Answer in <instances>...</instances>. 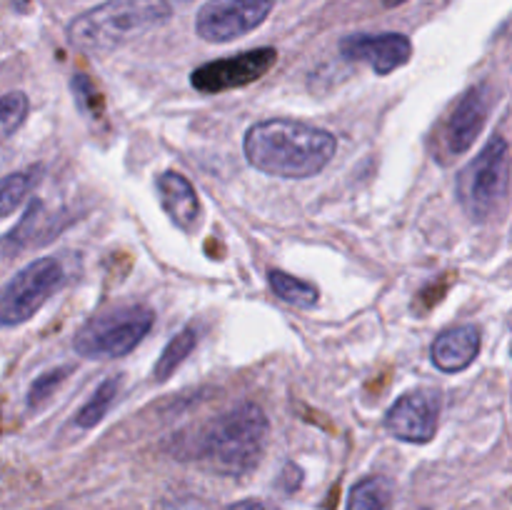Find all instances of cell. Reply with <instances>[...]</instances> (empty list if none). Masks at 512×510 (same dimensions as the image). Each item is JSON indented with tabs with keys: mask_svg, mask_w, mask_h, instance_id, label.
Segmentation results:
<instances>
[{
	"mask_svg": "<svg viewBox=\"0 0 512 510\" xmlns=\"http://www.w3.org/2000/svg\"><path fill=\"white\" fill-rule=\"evenodd\" d=\"M278 63V50L275 48H255L245 53L230 55V58L210 60L190 73V85L200 93H228V90L245 88L255 83Z\"/></svg>",
	"mask_w": 512,
	"mask_h": 510,
	"instance_id": "cell-8",
	"label": "cell"
},
{
	"mask_svg": "<svg viewBox=\"0 0 512 510\" xmlns=\"http://www.w3.org/2000/svg\"><path fill=\"white\" fill-rule=\"evenodd\" d=\"M243 150L255 170L273 178L303 180L333 160L338 138L330 130L293 118L260 120L245 133Z\"/></svg>",
	"mask_w": 512,
	"mask_h": 510,
	"instance_id": "cell-1",
	"label": "cell"
},
{
	"mask_svg": "<svg viewBox=\"0 0 512 510\" xmlns=\"http://www.w3.org/2000/svg\"><path fill=\"white\" fill-rule=\"evenodd\" d=\"M278 0H208L195 15V33L208 43H230L268 20Z\"/></svg>",
	"mask_w": 512,
	"mask_h": 510,
	"instance_id": "cell-7",
	"label": "cell"
},
{
	"mask_svg": "<svg viewBox=\"0 0 512 510\" xmlns=\"http://www.w3.org/2000/svg\"><path fill=\"white\" fill-rule=\"evenodd\" d=\"M268 283L273 288V293L278 295L283 303L293 305V308H303L310 310L318 305L320 293L315 285L305 283V280L295 278V275L285 273V270H268Z\"/></svg>",
	"mask_w": 512,
	"mask_h": 510,
	"instance_id": "cell-14",
	"label": "cell"
},
{
	"mask_svg": "<svg viewBox=\"0 0 512 510\" xmlns=\"http://www.w3.org/2000/svg\"><path fill=\"white\" fill-rule=\"evenodd\" d=\"M158 198L168 218L178 225L183 233H193L200 223V200L193 183L178 170H165L155 180Z\"/></svg>",
	"mask_w": 512,
	"mask_h": 510,
	"instance_id": "cell-12",
	"label": "cell"
},
{
	"mask_svg": "<svg viewBox=\"0 0 512 510\" xmlns=\"http://www.w3.org/2000/svg\"><path fill=\"white\" fill-rule=\"evenodd\" d=\"M508 183V143L500 135H493L458 175V200L475 223H488L505 205Z\"/></svg>",
	"mask_w": 512,
	"mask_h": 510,
	"instance_id": "cell-5",
	"label": "cell"
},
{
	"mask_svg": "<svg viewBox=\"0 0 512 510\" xmlns=\"http://www.w3.org/2000/svg\"><path fill=\"white\" fill-rule=\"evenodd\" d=\"M268 433L265 410L255 403H240L203 430L200 458L223 475H245L258 465Z\"/></svg>",
	"mask_w": 512,
	"mask_h": 510,
	"instance_id": "cell-3",
	"label": "cell"
},
{
	"mask_svg": "<svg viewBox=\"0 0 512 510\" xmlns=\"http://www.w3.org/2000/svg\"><path fill=\"white\" fill-rule=\"evenodd\" d=\"M73 90H75V100H78V105L85 110V113H93V115L100 113V108H103V100H100L98 88H95V85L90 83L83 73H78L73 78Z\"/></svg>",
	"mask_w": 512,
	"mask_h": 510,
	"instance_id": "cell-21",
	"label": "cell"
},
{
	"mask_svg": "<svg viewBox=\"0 0 512 510\" xmlns=\"http://www.w3.org/2000/svg\"><path fill=\"white\" fill-rule=\"evenodd\" d=\"M65 283V265L58 258H38L0 285V325L15 328L33 318Z\"/></svg>",
	"mask_w": 512,
	"mask_h": 510,
	"instance_id": "cell-6",
	"label": "cell"
},
{
	"mask_svg": "<svg viewBox=\"0 0 512 510\" xmlns=\"http://www.w3.org/2000/svg\"><path fill=\"white\" fill-rule=\"evenodd\" d=\"M228 510H275V508H270V505L263 503V500H240V503L230 505Z\"/></svg>",
	"mask_w": 512,
	"mask_h": 510,
	"instance_id": "cell-22",
	"label": "cell"
},
{
	"mask_svg": "<svg viewBox=\"0 0 512 510\" xmlns=\"http://www.w3.org/2000/svg\"><path fill=\"white\" fill-rule=\"evenodd\" d=\"M155 323V313L148 305H120L93 315L80 325L73 338L75 353L90 360L123 358L143 343Z\"/></svg>",
	"mask_w": 512,
	"mask_h": 510,
	"instance_id": "cell-4",
	"label": "cell"
},
{
	"mask_svg": "<svg viewBox=\"0 0 512 510\" xmlns=\"http://www.w3.org/2000/svg\"><path fill=\"white\" fill-rule=\"evenodd\" d=\"M70 373H73V368H70V365H60V368H53V370H48V373L38 375L28 390V408L30 410L43 408V405L53 398L55 390L65 383V378H68Z\"/></svg>",
	"mask_w": 512,
	"mask_h": 510,
	"instance_id": "cell-20",
	"label": "cell"
},
{
	"mask_svg": "<svg viewBox=\"0 0 512 510\" xmlns=\"http://www.w3.org/2000/svg\"><path fill=\"white\" fill-rule=\"evenodd\" d=\"M10 3H13L15 10H20V13H23V10H28L30 0H10Z\"/></svg>",
	"mask_w": 512,
	"mask_h": 510,
	"instance_id": "cell-23",
	"label": "cell"
},
{
	"mask_svg": "<svg viewBox=\"0 0 512 510\" xmlns=\"http://www.w3.org/2000/svg\"><path fill=\"white\" fill-rule=\"evenodd\" d=\"M390 483L385 478H365L353 488L348 500V510H388Z\"/></svg>",
	"mask_w": 512,
	"mask_h": 510,
	"instance_id": "cell-18",
	"label": "cell"
},
{
	"mask_svg": "<svg viewBox=\"0 0 512 510\" xmlns=\"http://www.w3.org/2000/svg\"><path fill=\"white\" fill-rule=\"evenodd\" d=\"M40 173H43V168H40V165H33V168L15 170V173L0 178V218H8L10 213L18 210V205L23 203L30 195V190L38 185Z\"/></svg>",
	"mask_w": 512,
	"mask_h": 510,
	"instance_id": "cell-16",
	"label": "cell"
},
{
	"mask_svg": "<svg viewBox=\"0 0 512 510\" xmlns=\"http://www.w3.org/2000/svg\"><path fill=\"white\" fill-rule=\"evenodd\" d=\"M118 388H120V380L118 378H105L103 383L95 388V393L90 395L88 403L83 405V408L75 413V425H80V428H95V425L100 423V420L108 415L110 405H113L115 395H118Z\"/></svg>",
	"mask_w": 512,
	"mask_h": 510,
	"instance_id": "cell-17",
	"label": "cell"
},
{
	"mask_svg": "<svg viewBox=\"0 0 512 510\" xmlns=\"http://www.w3.org/2000/svg\"><path fill=\"white\" fill-rule=\"evenodd\" d=\"M28 95L20 93V90H13V93L0 95V145L25 123L28 118Z\"/></svg>",
	"mask_w": 512,
	"mask_h": 510,
	"instance_id": "cell-19",
	"label": "cell"
},
{
	"mask_svg": "<svg viewBox=\"0 0 512 510\" xmlns=\"http://www.w3.org/2000/svg\"><path fill=\"white\" fill-rule=\"evenodd\" d=\"M490 108H493V93L488 85H473L460 95L455 108L445 118L443 130H440V145H443V158L448 155H463L473 148L478 135L483 133L488 123Z\"/></svg>",
	"mask_w": 512,
	"mask_h": 510,
	"instance_id": "cell-9",
	"label": "cell"
},
{
	"mask_svg": "<svg viewBox=\"0 0 512 510\" xmlns=\"http://www.w3.org/2000/svg\"><path fill=\"white\" fill-rule=\"evenodd\" d=\"M195 345H198V328L190 323V325H185L183 330H178V333L170 338V343L165 345L163 353H160V358H158V363H155L153 378L160 380V383H163V380H168L170 375H173L175 370L185 363V358L193 353Z\"/></svg>",
	"mask_w": 512,
	"mask_h": 510,
	"instance_id": "cell-15",
	"label": "cell"
},
{
	"mask_svg": "<svg viewBox=\"0 0 512 510\" xmlns=\"http://www.w3.org/2000/svg\"><path fill=\"white\" fill-rule=\"evenodd\" d=\"M170 0H105L70 20L68 40L83 53H110L168 23Z\"/></svg>",
	"mask_w": 512,
	"mask_h": 510,
	"instance_id": "cell-2",
	"label": "cell"
},
{
	"mask_svg": "<svg viewBox=\"0 0 512 510\" xmlns=\"http://www.w3.org/2000/svg\"><path fill=\"white\" fill-rule=\"evenodd\" d=\"M510 353H512V348H510Z\"/></svg>",
	"mask_w": 512,
	"mask_h": 510,
	"instance_id": "cell-25",
	"label": "cell"
},
{
	"mask_svg": "<svg viewBox=\"0 0 512 510\" xmlns=\"http://www.w3.org/2000/svg\"><path fill=\"white\" fill-rule=\"evenodd\" d=\"M480 330L475 325H455V328L443 330L433 340L430 348V360L443 373H460L470 368L480 353Z\"/></svg>",
	"mask_w": 512,
	"mask_h": 510,
	"instance_id": "cell-13",
	"label": "cell"
},
{
	"mask_svg": "<svg viewBox=\"0 0 512 510\" xmlns=\"http://www.w3.org/2000/svg\"><path fill=\"white\" fill-rule=\"evenodd\" d=\"M403 3H408V0H383L385 8H395V5H403Z\"/></svg>",
	"mask_w": 512,
	"mask_h": 510,
	"instance_id": "cell-24",
	"label": "cell"
},
{
	"mask_svg": "<svg viewBox=\"0 0 512 510\" xmlns=\"http://www.w3.org/2000/svg\"><path fill=\"white\" fill-rule=\"evenodd\" d=\"M340 53L345 60L370 65L378 75H390L410 63L413 43L403 33H355L343 38Z\"/></svg>",
	"mask_w": 512,
	"mask_h": 510,
	"instance_id": "cell-11",
	"label": "cell"
},
{
	"mask_svg": "<svg viewBox=\"0 0 512 510\" xmlns=\"http://www.w3.org/2000/svg\"><path fill=\"white\" fill-rule=\"evenodd\" d=\"M440 425V393L418 388L395 400L385 415V428L393 438L405 443H430Z\"/></svg>",
	"mask_w": 512,
	"mask_h": 510,
	"instance_id": "cell-10",
	"label": "cell"
}]
</instances>
